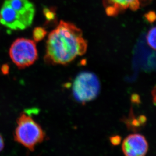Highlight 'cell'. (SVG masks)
I'll use <instances>...</instances> for the list:
<instances>
[{
	"label": "cell",
	"mask_w": 156,
	"mask_h": 156,
	"mask_svg": "<svg viewBox=\"0 0 156 156\" xmlns=\"http://www.w3.org/2000/svg\"><path fill=\"white\" fill-rule=\"evenodd\" d=\"M156 27L151 28L147 35V41L149 46L154 50H156Z\"/></svg>",
	"instance_id": "9c48e42d"
},
{
	"label": "cell",
	"mask_w": 156,
	"mask_h": 156,
	"mask_svg": "<svg viewBox=\"0 0 156 156\" xmlns=\"http://www.w3.org/2000/svg\"><path fill=\"white\" fill-rule=\"evenodd\" d=\"M106 13L110 16H115L127 9L136 11L140 6V0H103Z\"/></svg>",
	"instance_id": "52a82bcc"
},
{
	"label": "cell",
	"mask_w": 156,
	"mask_h": 156,
	"mask_svg": "<svg viewBox=\"0 0 156 156\" xmlns=\"http://www.w3.org/2000/svg\"><path fill=\"white\" fill-rule=\"evenodd\" d=\"M9 55L19 69H24L33 65L38 58L34 41L24 38L15 40L11 46Z\"/></svg>",
	"instance_id": "277c9868"
},
{
	"label": "cell",
	"mask_w": 156,
	"mask_h": 156,
	"mask_svg": "<svg viewBox=\"0 0 156 156\" xmlns=\"http://www.w3.org/2000/svg\"><path fill=\"white\" fill-rule=\"evenodd\" d=\"M4 147V140H3V138L2 137V136H1V134H0V152L3 150Z\"/></svg>",
	"instance_id": "9a60e30c"
},
{
	"label": "cell",
	"mask_w": 156,
	"mask_h": 156,
	"mask_svg": "<svg viewBox=\"0 0 156 156\" xmlns=\"http://www.w3.org/2000/svg\"><path fill=\"white\" fill-rule=\"evenodd\" d=\"M7 2L21 16L27 27L32 24L35 14V8L28 0H6Z\"/></svg>",
	"instance_id": "ba28073f"
},
{
	"label": "cell",
	"mask_w": 156,
	"mask_h": 156,
	"mask_svg": "<svg viewBox=\"0 0 156 156\" xmlns=\"http://www.w3.org/2000/svg\"><path fill=\"white\" fill-rule=\"evenodd\" d=\"M148 143L145 137L140 134H131L124 140L122 151L126 156H143L148 151Z\"/></svg>",
	"instance_id": "5b68a950"
},
{
	"label": "cell",
	"mask_w": 156,
	"mask_h": 156,
	"mask_svg": "<svg viewBox=\"0 0 156 156\" xmlns=\"http://www.w3.org/2000/svg\"><path fill=\"white\" fill-rule=\"evenodd\" d=\"M1 71L4 75H7L9 72V65L7 64L2 65L1 67Z\"/></svg>",
	"instance_id": "4fadbf2b"
},
{
	"label": "cell",
	"mask_w": 156,
	"mask_h": 156,
	"mask_svg": "<svg viewBox=\"0 0 156 156\" xmlns=\"http://www.w3.org/2000/svg\"><path fill=\"white\" fill-rule=\"evenodd\" d=\"M145 17L147 20L150 23L154 22L156 19V15L155 12L154 11H150L148 12L147 14L145 15Z\"/></svg>",
	"instance_id": "7c38bea8"
},
{
	"label": "cell",
	"mask_w": 156,
	"mask_h": 156,
	"mask_svg": "<svg viewBox=\"0 0 156 156\" xmlns=\"http://www.w3.org/2000/svg\"><path fill=\"white\" fill-rule=\"evenodd\" d=\"M120 137L119 136H114L111 138V141L114 145H117L120 143Z\"/></svg>",
	"instance_id": "5bb4252c"
},
{
	"label": "cell",
	"mask_w": 156,
	"mask_h": 156,
	"mask_svg": "<svg viewBox=\"0 0 156 156\" xmlns=\"http://www.w3.org/2000/svg\"><path fill=\"white\" fill-rule=\"evenodd\" d=\"M100 90V83L97 76L90 72L80 73L72 87L74 98L77 102L84 104L96 99Z\"/></svg>",
	"instance_id": "3957f363"
},
{
	"label": "cell",
	"mask_w": 156,
	"mask_h": 156,
	"mask_svg": "<svg viewBox=\"0 0 156 156\" xmlns=\"http://www.w3.org/2000/svg\"><path fill=\"white\" fill-rule=\"evenodd\" d=\"M87 48L82 30L73 24L61 20L48 36L44 60L54 65H66L84 54Z\"/></svg>",
	"instance_id": "6da1fadb"
},
{
	"label": "cell",
	"mask_w": 156,
	"mask_h": 156,
	"mask_svg": "<svg viewBox=\"0 0 156 156\" xmlns=\"http://www.w3.org/2000/svg\"><path fill=\"white\" fill-rule=\"evenodd\" d=\"M44 133L38 124L30 117L22 113L17 120L14 139L30 151H34L35 146L44 139Z\"/></svg>",
	"instance_id": "7a4b0ae2"
},
{
	"label": "cell",
	"mask_w": 156,
	"mask_h": 156,
	"mask_svg": "<svg viewBox=\"0 0 156 156\" xmlns=\"http://www.w3.org/2000/svg\"><path fill=\"white\" fill-rule=\"evenodd\" d=\"M0 23L11 30H23L27 28L21 16L6 0L0 10Z\"/></svg>",
	"instance_id": "8992f818"
},
{
	"label": "cell",
	"mask_w": 156,
	"mask_h": 156,
	"mask_svg": "<svg viewBox=\"0 0 156 156\" xmlns=\"http://www.w3.org/2000/svg\"><path fill=\"white\" fill-rule=\"evenodd\" d=\"M47 34L45 29L41 27H37L33 31V38L36 42H38L44 38Z\"/></svg>",
	"instance_id": "30bf717a"
},
{
	"label": "cell",
	"mask_w": 156,
	"mask_h": 156,
	"mask_svg": "<svg viewBox=\"0 0 156 156\" xmlns=\"http://www.w3.org/2000/svg\"><path fill=\"white\" fill-rule=\"evenodd\" d=\"M43 13L44 14V16L48 21H51L54 19H55L56 13L55 11L52 10L51 9H49L48 8H44L43 10Z\"/></svg>",
	"instance_id": "8fae6325"
}]
</instances>
